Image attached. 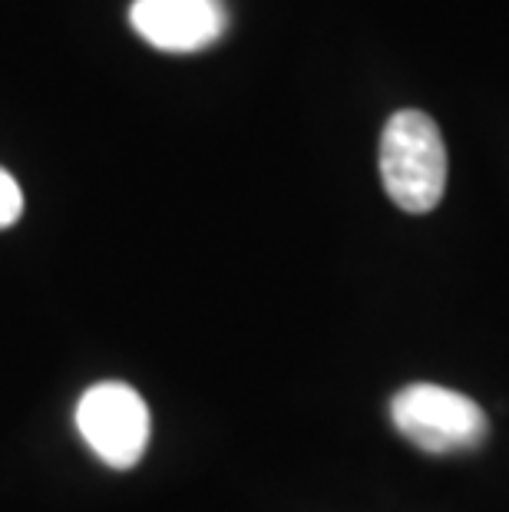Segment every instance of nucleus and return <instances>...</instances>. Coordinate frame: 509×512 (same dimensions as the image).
<instances>
[{
  "mask_svg": "<svg viewBox=\"0 0 509 512\" xmlns=\"http://www.w3.org/2000/svg\"><path fill=\"white\" fill-rule=\"evenodd\" d=\"M391 417L400 437L437 456L476 450L490 433L480 403L437 384L404 387L391 403Z\"/></svg>",
  "mask_w": 509,
  "mask_h": 512,
  "instance_id": "nucleus-2",
  "label": "nucleus"
},
{
  "mask_svg": "<svg viewBox=\"0 0 509 512\" xmlns=\"http://www.w3.org/2000/svg\"><path fill=\"white\" fill-rule=\"evenodd\" d=\"M77 427L106 466L129 470L149 443L146 400L126 384H96L80 400Z\"/></svg>",
  "mask_w": 509,
  "mask_h": 512,
  "instance_id": "nucleus-3",
  "label": "nucleus"
},
{
  "mask_svg": "<svg viewBox=\"0 0 509 512\" xmlns=\"http://www.w3.org/2000/svg\"><path fill=\"white\" fill-rule=\"evenodd\" d=\"M129 24L166 53H196L222 37L229 14L222 0H133Z\"/></svg>",
  "mask_w": 509,
  "mask_h": 512,
  "instance_id": "nucleus-4",
  "label": "nucleus"
},
{
  "mask_svg": "<svg viewBox=\"0 0 509 512\" xmlns=\"http://www.w3.org/2000/svg\"><path fill=\"white\" fill-rule=\"evenodd\" d=\"M381 179L387 195L410 215L437 209L447 189V149L437 123L420 110H400L381 136Z\"/></svg>",
  "mask_w": 509,
  "mask_h": 512,
  "instance_id": "nucleus-1",
  "label": "nucleus"
},
{
  "mask_svg": "<svg viewBox=\"0 0 509 512\" xmlns=\"http://www.w3.org/2000/svg\"><path fill=\"white\" fill-rule=\"evenodd\" d=\"M20 212H24V195H20V185L10 172L0 169V228H10Z\"/></svg>",
  "mask_w": 509,
  "mask_h": 512,
  "instance_id": "nucleus-5",
  "label": "nucleus"
}]
</instances>
